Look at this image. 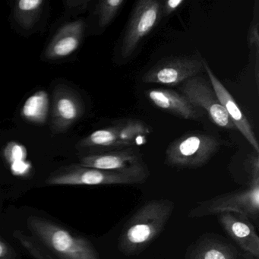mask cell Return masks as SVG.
<instances>
[{"instance_id":"obj_17","label":"cell","mask_w":259,"mask_h":259,"mask_svg":"<svg viewBox=\"0 0 259 259\" xmlns=\"http://www.w3.org/2000/svg\"><path fill=\"white\" fill-rule=\"evenodd\" d=\"M77 148L83 149H112L121 148L119 133L116 124L96 130L81 139Z\"/></svg>"},{"instance_id":"obj_15","label":"cell","mask_w":259,"mask_h":259,"mask_svg":"<svg viewBox=\"0 0 259 259\" xmlns=\"http://www.w3.org/2000/svg\"><path fill=\"white\" fill-rule=\"evenodd\" d=\"M84 28L83 20L70 22L62 27L47 48V58L60 60L73 54L80 46Z\"/></svg>"},{"instance_id":"obj_19","label":"cell","mask_w":259,"mask_h":259,"mask_svg":"<svg viewBox=\"0 0 259 259\" xmlns=\"http://www.w3.org/2000/svg\"><path fill=\"white\" fill-rule=\"evenodd\" d=\"M44 4L43 0H19L15 6V19L21 26L30 29L40 18Z\"/></svg>"},{"instance_id":"obj_5","label":"cell","mask_w":259,"mask_h":259,"mask_svg":"<svg viewBox=\"0 0 259 259\" xmlns=\"http://www.w3.org/2000/svg\"><path fill=\"white\" fill-rule=\"evenodd\" d=\"M145 181L130 174L71 164L51 172L45 183L48 186H107L141 184Z\"/></svg>"},{"instance_id":"obj_22","label":"cell","mask_w":259,"mask_h":259,"mask_svg":"<svg viewBox=\"0 0 259 259\" xmlns=\"http://www.w3.org/2000/svg\"><path fill=\"white\" fill-rule=\"evenodd\" d=\"M5 154L7 158L11 161H22L26 156V151L22 145L11 142L6 148Z\"/></svg>"},{"instance_id":"obj_3","label":"cell","mask_w":259,"mask_h":259,"mask_svg":"<svg viewBox=\"0 0 259 259\" xmlns=\"http://www.w3.org/2000/svg\"><path fill=\"white\" fill-rule=\"evenodd\" d=\"M221 142L207 133H189L168 147L165 163L172 167L195 169L205 165L219 151Z\"/></svg>"},{"instance_id":"obj_2","label":"cell","mask_w":259,"mask_h":259,"mask_svg":"<svg viewBox=\"0 0 259 259\" xmlns=\"http://www.w3.org/2000/svg\"><path fill=\"white\" fill-rule=\"evenodd\" d=\"M27 227L32 236L57 259H100L93 244L52 221L30 216Z\"/></svg>"},{"instance_id":"obj_20","label":"cell","mask_w":259,"mask_h":259,"mask_svg":"<svg viewBox=\"0 0 259 259\" xmlns=\"http://www.w3.org/2000/svg\"><path fill=\"white\" fill-rule=\"evenodd\" d=\"M125 4L124 0H105L98 3L100 26L104 28L110 25Z\"/></svg>"},{"instance_id":"obj_13","label":"cell","mask_w":259,"mask_h":259,"mask_svg":"<svg viewBox=\"0 0 259 259\" xmlns=\"http://www.w3.org/2000/svg\"><path fill=\"white\" fill-rule=\"evenodd\" d=\"M185 259H239V253L224 238L206 233L188 248Z\"/></svg>"},{"instance_id":"obj_25","label":"cell","mask_w":259,"mask_h":259,"mask_svg":"<svg viewBox=\"0 0 259 259\" xmlns=\"http://www.w3.org/2000/svg\"><path fill=\"white\" fill-rule=\"evenodd\" d=\"M184 0H168L162 4L161 16H168L177 11L183 4Z\"/></svg>"},{"instance_id":"obj_6","label":"cell","mask_w":259,"mask_h":259,"mask_svg":"<svg viewBox=\"0 0 259 259\" xmlns=\"http://www.w3.org/2000/svg\"><path fill=\"white\" fill-rule=\"evenodd\" d=\"M162 3L141 0L135 6L121 44L122 58L131 57L141 42L153 31L161 16Z\"/></svg>"},{"instance_id":"obj_16","label":"cell","mask_w":259,"mask_h":259,"mask_svg":"<svg viewBox=\"0 0 259 259\" xmlns=\"http://www.w3.org/2000/svg\"><path fill=\"white\" fill-rule=\"evenodd\" d=\"M121 148L143 145L152 130L143 121L127 119L116 122Z\"/></svg>"},{"instance_id":"obj_12","label":"cell","mask_w":259,"mask_h":259,"mask_svg":"<svg viewBox=\"0 0 259 259\" xmlns=\"http://www.w3.org/2000/svg\"><path fill=\"white\" fill-rule=\"evenodd\" d=\"M203 66H204L206 73L208 75L210 84H211L218 100L225 109L226 112L230 116V119L234 124L236 130L240 132L241 134L245 137L248 143L254 148L257 154H258L259 145L254 131H253L248 119L236 104L234 98L224 87L221 81L218 79V77L215 75L207 62L204 60H203Z\"/></svg>"},{"instance_id":"obj_1","label":"cell","mask_w":259,"mask_h":259,"mask_svg":"<svg viewBox=\"0 0 259 259\" xmlns=\"http://www.w3.org/2000/svg\"><path fill=\"white\" fill-rule=\"evenodd\" d=\"M175 207L169 199L147 201L124 226L118 241V249L127 256L136 255L145 250L167 224Z\"/></svg>"},{"instance_id":"obj_26","label":"cell","mask_w":259,"mask_h":259,"mask_svg":"<svg viewBox=\"0 0 259 259\" xmlns=\"http://www.w3.org/2000/svg\"><path fill=\"white\" fill-rule=\"evenodd\" d=\"M88 0H80V1H67L66 6L69 8L76 9L78 10H85L89 4Z\"/></svg>"},{"instance_id":"obj_23","label":"cell","mask_w":259,"mask_h":259,"mask_svg":"<svg viewBox=\"0 0 259 259\" xmlns=\"http://www.w3.org/2000/svg\"><path fill=\"white\" fill-rule=\"evenodd\" d=\"M245 167L249 174V181L259 180L258 156L250 155L247 158Z\"/></svg>"},{"instance_id":"obj_14","label":"cell","mask_w":259,"mask_h":259,"mask_svg":"<svg viewBox=\"0 0 259 259\" xmlns=\"http://www.w3.org/2000/svg\"><path fill=\"white\" fill-rule=\"evenodd\" d=\"M149 101L156 107L179 117L189 120L199 119L202 113L194 107L184 95L169 89H157L147 91Z\"/></svg>"},{"instance_id":"obj_21","label":"cell","mask_w":259,"mask_h":259,"mask_svg":"<svg viewBox=\"0 0 259 259\" xmlns=\"http://www.w3.org/2000/svg\"><path fill=\"white\" fill-rule=\"evenodd\" d=\"M258 19L255 16L252 23L250 25L248 34V46L251 51H253L254 56V65L259 64V35H258Z\"/></svg>"},{"instance_id":"obj_24","label":"cell","mask_w":259,"mask_h":259,"mask_svg":"<svg viewBox=\"0 0 259 259\" xmlns=\"http://www.w3.org/2000/svg\"><path fill=\"white\" fill-rule=\"evenodd\" d=\"M17 255L13 245L0 235V259H16Z\"/></svg>"},{"instance_id":"obj_8","label":"cell","mask_w":259,"mask_h":259,"mask_svg":"<svg viewBox=\"0 0 259 259\" xmlns=\"http://www.w3.org/2000/svg\"><path fill=\"white\" fill-rule=\"evenodd\" d=\"M204 69L203 60L195 57H171L161 60L145 72L142 81L174 86L198 76Z\"/></svg>"},{"instance_id":"obj_11","label":"cell","mask_w":259,"mask_h":259,"mask_svg":"<svg viewBox=\"0 0 259 259\" xmlns=\"http://www.w3.org/2000/svg\"><path fill=\"white\" fill-rule=\"evenodd\" d=\"M218 221L229 236L251 259L259 258V237L248 218L239 213H219Z\"/></svg>"},{"instance_id":"obj_4","label":"cell","mask_w":259,"mask_h":259,"mask_svg":"<svg viewBox=\"0 0 259 259\" xmlns=\"http://www.w3.org/2000/svg\"><path fill=\"white\" fill-rule=\"evenodd\" d=\"M224 212L239 213L248 219L259 216V180L248 181V187L198 203L189 211V218L218 215Z\"/></svg>"},{"instance_id":"obj_9","label":"cell","mask_w":259,"mask_h":259,"mask_svg":"<svg viewBox=\"0 0 259 259\" xmlns=\"http://www.w3.org/2000/svg\"><path fill=\"white\" fill-rule=\"evenodd\" d=\"M182 93L198 109H204L215 125L227 130L236 128L212 88L204 78L195 76L183 83Z\"/></svg>"},{"instance_id":"obj_18","label":"cell","mask_w":259,"mask_h":259,"mask_svg":"<svg viewBox=\"0 0 259 259\" xmlns=\"http://www.w3.org/2000/svg\"><path fill=\"white\" fill-rule=\"evenodd\" d=\"M49 99L43 91L30 97L22 107V114L25 119L34 123H44L48 116Z\"/></svg>"},{"instance_id":"obj_7","label":"cell","mask_w":259,"mask_h":259,"mask_svg":"<svg viewBox=\"0 0 259 259\" xmlns=\"http://www.w3.org/2000/svg\"><path fill=\"white\" fill-rule=\"evenodd\" d=\"M78 164L101 170L113 171L142 177L147 180L149 169L140 153L133 148L101 154L83 156Z\"/></svg>"},{"instance_id":"obj_10","label":"cell","mask_w":259,"mask_h":259,"mask_svg":"<svg viewBox=\"0 0 259 259\" xmlns=\"http://www.w3.org/2000/svg\"><path fill=\"white\" fill-rule=\"evenodd\" d=\"M81 97L72 89L57 86L53 95L52 130L64 133L84 114Z\"/></svg>"}]
</instances>
